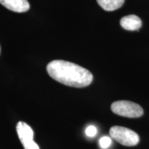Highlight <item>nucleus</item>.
I'll return each instance as SVG.
<instances>
[{"mask_svg": "<svg viewBox=\"0 0 149 149\" xmlns=\"http://www.w3.org/2000/svg\"><path fill=\"white\" fill-rule=\"evenodd\" d=\"M46 70L50 77L55 81L75 88L90 85L93 76L88 70L79 65L64 60H53L47 65Z\"/></svg>", "mask_w": 149, "mask_h": 149, "instance_id": "obj_1", "label": "nucleus"}, {"mask_svg": "<svg viewBox=\"0 0 149 149\" xmlns=\"http://www.w3.org/2000/svg\"><path fill=\"white\" fill-rule=\"evenodd\" d=\"M98 4L107 11H113L120 8L124 4V0H97Z\"/></svg>", "mask_w": 149, "mask_h": 149, "instance_id": "obj_7", "label": "nucleus"}, {"mask_svg": "<svg viewBox=\"0 0 149 149\" xmlns=\"http://www.w3.org/2000/svg\"><path fill=\"white\" fill-rule=\"evenodd\" d=\"M111 110L115 114L129 118L139 117L144 114V110L139 104L125 100L113 102Z\"/></svg>", "mask_w": 149, "mask_h": 149, "instance_id": "obj_3", "label": "nucleus"}, {"mask_svg": "<svg viewBox=\"0 0 149 149\" xmlns=\"http://www.w3.org/2000/svg\"><path fill=\"white\" fill-rule=\"evenodd\" d=\"M19 139L24 149H40L38 145L33 140L34 132L31 126L24 122H19L16 126Z\"/></svg>", "mask_w": 149, "mask_h": 149, "instance_id": "obj_4", "label": "nucleus"}, {"mask_svg": "<svg viewBox=\"0 0 149 149\" xmlns=\"http://www.w3.org/2000/svg\"><path fill=\"white\" fill-rule=\"evenodd\" d=\"M110 135L120 144L126 146H133L139 141V137L133 130L120 126H114L111 128Z\"/></svg>", "mask_w": 149, "mask_h": 149, "instance_id": "obj_2", "label": "nucleus"}, {"mask_svg": "<svg viewBox=\"0 0 149 149\" xmlns=\"http://www.w3.org/2000/svg\"><path fill=\"white\" fill-rule=\"evenodd\" d=\"M0 3L8 10L16 13H25L30 8L27 0H0Z\"/></svg>", "mask_w": 149, "mask_h": 149, "instance_id": "obj_5", "label": "nucleus"}, {"mask_svg": "<svg viewBox=\"0 0 149 149\" xmlns=\"http://www.w3.org/2000/svg\"><path fill=\"white\" fill-rule=\"evenodd\" d=\"M120 24L123 29L127 31H137L141 26V21L139 17L130 15L121 19Z\"/></svg>", "mask_w": 149, "mask_h": 149, "instance_id": "obj_6", "label": "nucleus"}, {"mask_svg": "<svg viewBox=\"0 0 149 149\" xmlns=\"http://www.w3.org/2000/svg\"><path fill=\"white\" fill-rule=\"evenodd\" d=\"M97 133V128L94 126H89L86 129V134L88 137H94Z\"/></svg>", "mask_w": 149, "mask_h": 149, "instance_id": "obj_9", "label": "nucleus"}, {"mask_svg": "<svg viewBox=\"0 0 149 149\" xmlns=\"http://www.w3.org/2000/svg\"><path fill=\"white\" fill-rule=\"evenodd\" d=\"M100 142V145L102 148H107L111 146L112 140L110 137H107V136H105V137H102L101 139L99 141Z\"/></svg>", "mask_w": 149, "mask_h": 149, "instance_id": "obj_8", "label": "nucleus"}]
</instances>
